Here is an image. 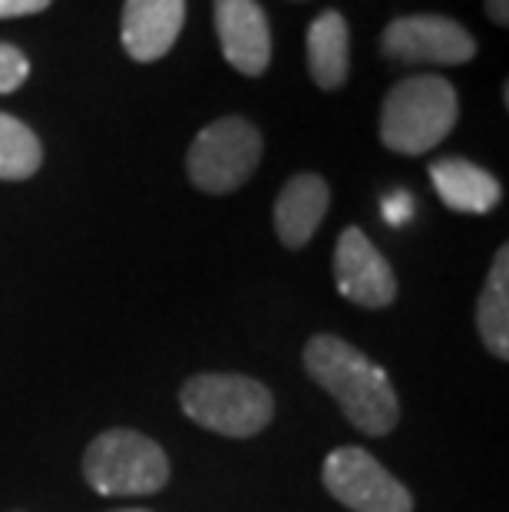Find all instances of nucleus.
I'll use <instances>...</instances> for the list:
<instances>
[{
	"label": "nucleus",
	"instance_id": "f257e3e1",
	"mask_svg": "<svg viewBox=\"0 0 509 512\" xmlns=\"http://www.w3.org/2000/svg\"><path fill=\"white\" fill-rule=\"evenodd\" d=\"M305 370L321 390H328L351 427L367 437H384L400 420L397 390L384 367H377L364 351L344 337L314 334L305 344Z\"/></svg>",
	"mask_w": 509,
	"mask_h": 512
},
{
	"label": "nucleus",
	"instance_id": "9d476101",
	"mask_svg": "<svg viewBox=\"0 0 509 512\" xmlns=\"http://www.w3.org/2000/svg\"><path fill=\"white\" fill-rule=\"evenodd\" d=\"M182 24H186V0H126L119 40L136 63H153L176 47Z\"/></svg>",
	"mask_w": 509,
	"mask_h": 512
},
{
	"label": "nucleus",
	"instance_id": "f3484780",
	"mask_svg": "<svg viewBox=\"0 0 509 512\" xmlns=\"http://www.w3.org/2000/svg\"><path fill=\"white\" fill-rule=\"evenodd\" d=\"M53 0H0V20H14V17H30L47 10Z\"/></svg>",
	"mask_w": 509,
	"mask_h": 512
},
{
	"label": "nucleus",
	"instance_id": "423d86ee",
	"mask_svg": "<svg viewBox=\"0 0 509 512\" xmlns=\"http://www.w3.org/2000/svg\"><path fill=\"white\" fill-rule=\"evenodd\" d=\"M324 489L351 512H414L410 489L361 446H338L324 460Z\"/></svg>",
	"mask_w": 509,
	"mask_h": 512
},
{
	"label": "nucleus",
	"instance_id": "6e6552de",
	"mask_svg": "<svg viewBox=\"0 0 509 512\" xmlns=\"http://www.w3.org/2000/svg\"><path fill=\"white\" fill-rule=\"evenodd\" d=\"M334 288L351 304L371 311L391 308L397 298L394 268L357 225L344 228L334 248Z\"/></svg>",
	"mask_w": 509,
	"mask_h": 512
},
{
	"label": "nucleus",
	"instance_id": "a211bd4d",
	"mask_svg": "<svg viewBox=\"0 0 509 512\" xmlns=\"http://www.w3.org/2000/svg\"><path fill=\"white\" fill-rule=\"evenodd\" d=\"M410 212H414V202H410V195H407V192H397V195H391V199L384 202V219H387V222H394V225L407 222V219H410Z\"/></svg>",
	"mask_w": 509,
	"mask_h": 512
},
{
	"label": "nucleus",
	"instance_id": "aec40b11",
	"mask_svg": "<svg viewBox=\"0 0 509 512\" xmlns=\"http://www.w3.org/2000/svg\"><path fill=\"white\" fill-rule=\"evenodd\" d=\"M113 512H149V509H113Z\"/></svg>",
	"mask_w": 509,
	"mask_h": 512
},
{
	"label": "nucleus",
	"instance_id": "39448f33",
	"mask_svg": "<svg viewBox=\"0 0 509 512\" xmlns=\"http://www.w3.org/2000/svg\"><path fill=\"white\" fill-rule=\"evenodd\" d=\"M262 162V133L245 116H222L192 139L186 169L199 192L229 195L255 176Z\"/></svg>",
	"mask_w": 509,
	"mask_h": 512
},
{
	"label": "nucleus",
	"instance_id": "20e7f679",
	"mask_svg": "<svg viewBox=\"0 0 509 512\" xmlns=\"http://www.w3.org/2000/svg\"><path fill=\"white\" fill-rule=\"evenodd\" d=\"M83 476L100 496H153L169 483V456L139 430H103L86 446Z\"/></svg>",
	"mask_w": 509,
	"mask_h": 512
},
{
	"label": "nucleus",
	"instance_id": "1a4fd4ad",
	"mask_svg": "<svg viewBox=\"0 0 509 512\" xmlns=\"http://www.w3.org/2000/svg\"><path fill=\"white\" fill-rule=\"evenodd\" d=\"M215 34L222 57L245 76H262L272 63V30L255 0H215Z\"/></svg>",
	"mask_w": 509,
	"mask_h": 512
},
{
	"label": "nucleus",
	"instance_id": "f03ea898",
	"mask_svg": "<svg viewBox=\"0 0 509 512\" xmlns=\"http://www.w3.org/2000/svg\"><path fill=\"white\" fill-rule=\"evenodd\" d=\"M460 100L443 76L420 73L391 86L381 106V143L400 156H424L457 126Z\"/></svg>",
	"mask_w": 509,
	"mask_h": 512
},
{
	"label": "nucleus",
	"instance_id": "0eeeda50",
	"mask_svg": "<svg viewBox=\"0 0 509 512\" xmlns=\"http://www.w3.org/2000/svg\"><path fill=\"white\" fill-rule=\"evenodd\" d=\"M381 53L394 63H430V67H460L476 57L470 30L440 14L397 17L384 27Z\"/></svg>",
	"mask_w": 509,
	"mask_h": 512
},
{
	"label": "nucleus",
	"instance_id": "9b49d317",
	"mask_svg": "<svg viewBox=\"0 0 509 512\" xmlns=\"http://www.w3.org/2000/svg\"><path fill=\"white\" fill-rule=\"evenodd\" d=\"M331 189L314 172H298L275 199V235L285 248H305L328 215Z\"/></svg>",
	"mask_w": 509,
	"mask_h": 512
},
{
	"label": "nucleus",
	"instance_id": "f8f14e48",
	"mask_svg": "<svg viewBox=\"0 0 509 512\" xmlns=\"http://www.w3.org/2000/svg\"><path fill=\"white\" fill-rule=\"evenodd\" d=\"M430 182L437 189L440 202L453 212L486 215L503 199V189L496 176H490V172L480 169L470 159H457V156L437 159L430 166Z\"/></svg>",
	"mask_w": 509,
	"mask_h": 512
},
{
	"label": "nucleus",
	"instance_id": "4468645a",
	"mask_svg": "<svg viewBox=\"0 0 509 512\" xmlns=\"http://www.w3.org/2000/svg\"><path fill=\"white\" fill-rule=\"evenodd\" d=\"M476 328L496 361H509V248L496 252L476 301Z\"/></svg>",
	"mask_w": 509,
	"mask_h": 512
},
{
	"label": "nucleus",
	"instance_id": "7ed1b4c3",
	"mask_svg": "<svg viewBox=\"0 0 509 512\" xmlns=\"http://www.w3.org/2000/svg\"><path fill=\"white\" fill-rule=\"evenodd\" d=\"M186 417L219 437L248 440L275 417V397L262 380L245 374H196L179 390Z\"/></svg>",
	"mask_w": 509,
	"mask_h": 512
},
{
	"label": "nucleus",
	"instance_id": "ddd939ff",
	"mask_svg": "<svg viewBox=\"0 0 509 512\" xmlns=\"http://www.w3.org/2000/svg\"><path fill=\"white\" fill-rule=\"evenodd\" d=\"M351 70V30L338 10H324L308 27V73L321 90H341Z\"/></svg>",
	"mask_w": 509,
	"mask_h": 512
},
{
	"label": "nucleus",
	"instance_id": "6ab92c4d",
	"mask_svg": "<svg viewBox=\"0 0 509 512\" xmlns=\"http://www.w3.org/2000/svg\"><path fill=\"white\" fill-rule=\"evenodd\" d=\"M486 14H490L493 24L506 27L509 24V10H506V0H486Z\"/></svg>",
	"mask_w": 509,
	"mask_h": 512
},
{
	"label": "nucleus",
	"instance_id": "2eb2a0df",
	"mask_svg": "<svg viewBox=\"0 0 509 512\" xmlns=\"http://www.w3.org/2000/svg\"><path fill=\"white\" fill-rule=\"evenodd\" d=\"M43 162V149L37 133L17 116L0 113V179L4 182H24L37 176Z\"/></svg>",
	"mask_w": 509,
	"mask_h": 512
},
{
	"label": "nucleus",
	"instance_id": "dca6fc26",
	"mask_svg": "<svg viewBox=\"0 0 509 512\" xmlns=\"http://www.w3.org/2000/svg\"><path fill=\"white\" fill-rule=\"evenodd\" d=\"M27 76H30V60L14 47V43H0V96L14 93L17 86H24Z\"/></svg>",
	"mask_w": 509,
	"mask_h": 512
}]
</instances>
